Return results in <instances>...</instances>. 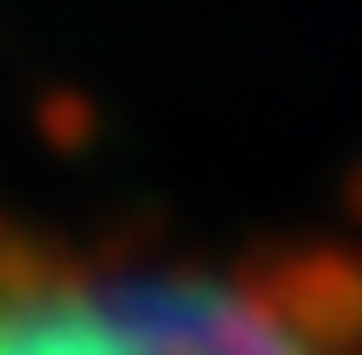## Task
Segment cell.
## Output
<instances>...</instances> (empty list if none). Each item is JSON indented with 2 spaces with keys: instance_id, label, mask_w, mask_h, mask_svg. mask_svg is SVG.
Wrapping results in <instances>:
<instances>
[{
  "instance_id": "6da1fadb",
  "label": "cell",
  "mask_w": 362,
  "mask_h": 355,
  "mask_svg": "<svg viewBox=\"0 0 362 355\" xmlns=\"http://www.w3.org/2000/svg\"><path fill=\"white\" fill-rule=\"evenodd\" d=\"M0 355H362V244L0 237Z\"/></svg>"
}]
</instances>
